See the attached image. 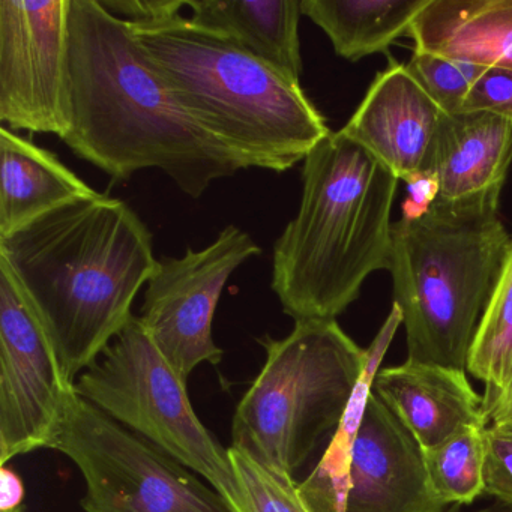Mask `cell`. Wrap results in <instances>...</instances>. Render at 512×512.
<instances>
[{"instance_id":"d6986e66","label":"cell","mask_w":512,"mask_h":512,"mask_svg":"<svg viewBox=\"0 0 512 512\" xmlns=\"http://www.w3.org/2000/svg\"><path fill=\"white\" fill-rule=\"evenodd\" d=\"M431 0H301L302 16L319 26L334 52L350 62L385 53L409 35Z\"/></svg>"},{"instance_id":"4dcf8cb0","label":"cell","mask_w":512,"mask_h":512,"mask_svg":"<svg viewBox=\"0 0 512 512\" xmlns=\"http://www.w3.org/2000/svg\"><path fill=\"white\" fill-rule=\"evenodd\" d=\"M445 512H466L461 511L460 506L454 505L452 506L449 511ZM472 512H512V508H509L508 505H505V503L502 502H496L493 503V505L487 506V508L478 509V511H472Z\"/></svg>"},{"instance_id":"8fae6325","label":"cell","mask_w":512,"mask_h":512,"mask_svg":"<svg viewBox=\"0 0 512 512\" xmlns=\"http://www.w3.org/2000/svg\"><path fill=\"white\" fill-rule=\"evenodd\" d=\"M70 0H0V121L11 131H68Z\"/></svg>"},{"instance_id":"3957f363","label":"cell","mask_w":512,"mask_h":512,"mask_svg":"<svg viewBox=\"0 0 512 512\" xmlns=\"http://www.w3.org/2000/svg\"><path fill=\"white\" fill-rule=\"evenodd\" d=\"M398 182L341 131L307 155L298 214L272 257L271 287L284 314L337 320L371 274L388 271Z\"/></svg>"},{"instance_id":"484cf974","label":"cell","mask_w":512,"mask_h":512,"mask_svg":"<svg viewBox=\"0 0 512 512\" xmlns=\"http://www.w3.org/2000/svg\"><path fill=\"white\" fill-rule=\"evenodd\" d=\"M463 112H487L512 122V71L484 67L473 82Z\"/></svg>"},{"instance_id":"9c48e42d","label":"cell","mask_w":512,"mask_h":512,"mask_svg":"<svg viewBox=\"0 0 512 512\" xmlns=\"http://www.w3.org/2000/svg\"><path fill=\"white\" fill-rule=\"evenodd\" d=\"M262 248L239 227H224L203 250L161 257L146 284L140 322L155 346L187 382L203 362L220 364L223 350L212 337V320L233 272Z\"/></svg>"},{"instance_id":"f1b7e54d","label":"cell","mask_w":512,"mask_h":512,"mask_svg":"<svg viewBox=\"0 0 512 512\" xmlns=\"http://www.w3.org/2000/svg\"><path fill=\"white\" fill-rule=\"evenodd\" d=\"M482 416L487 427L512 433V379L502 391L482 397Z\"/></svg>"},{"instance_id":"cb8c5ba5","label":"cell","mask_w":512,"mask_h":512,"mask_svg":"<svg viewBox=\"0 0 512 512\" xmlns=\"http://www.w3.org/2000/svg\"><path fill=\"white\" fill-rule=\"evenodd\" d=\"M406 65L446 115L463 112L470 88L484 68L424 52H413Z\"/></svg>"},{"instance_id":"52a82bcc","label":"cell","mask_w":512,"mask_h":512,"mask_svg":"<svg viewBox=\"0 0 512 512\" xmlns=\"http://www.w3.org/2000/svg\"><path fill=\"white\" fill-rule=\"evenodd\" d=\"M77 394L118 424L193 470L227 500L235 493L229 449L200 422L187 382L134 316L103 355L80 374Z\"/></svg>"},{"instance_id":"7c38bea8","label":"cell","mask_w":512,"mask_h":512,"mask_svg":"<svg viewBox=\"0 0 512 512\" xmlns=\"http://www.w3.org/2000/svg\"><path fill=\"white\" fill-rule=\"evenodd\" d=\"M418 440L371 391L350 457L346 512H445Z\"/></svg>"},{"instance_id":"5b68a950","label":"cell","mask_w":512,"mask_h":512,"mask_svg":"<svg viewBox=\"0 0 512 512\" xmlns=\"http://www.w3.org/2000/svg\"><path fill=\"white\" fill-rule=\"evenodd\" d=\"M511 244L499 205H443L395 221L388 271L407 359L467 370L476 329Z\"/></svg>"},{"instance_id":"ac0fdd59","label":"cell","mask_w":512,"mask_h":512,"mask_svg":"<svg viewBox=\"0 0 512 512\" xmlns=\"http://www.w3.org/2000/svg\"><path fill=\"white\" fill-rule=\"evenodd\" d=\"M196 28L301 79V0H185Z\"/></svg>"},{"instance_id":"9a60e30c","label":"cell","mask_w":512,"mask_h":512,"mask_svg":"<svg viewBox=\"0 0 512 512\" xmlns=\"http://www.w3.org/2000/svg\"><path fill=\"white\" fill-rule=\"evenodd\" d=\"M371 391L403 422L424 451L463 428L487 427L482 395L470 385L466 370L406 359L395 367L380 368Z\"/></svg>"},{"instance_id":"4316f807","label":"cell","mask_w":512,"mask_h":512,"mask_svg":"<svg viewBox=\"0 0 512 512\" xmlns=\"http://www.w3.org/2000/svg\"><path fill=\"white\" fill-rule=\"evenodd\" d=\"M112 16L130 23H154L181 16L184 0H98Z\"/></svg>"},{"instance_id":"44dd1931","label":"cell","mask_w":512,"mask_h":512,"mask_svg":"<svg viewBox=\"0 0 512 512\" xmlns=\"http://www.w3.org/2000/svg\"><path fill=\"white\" fill-rule=\"evenodd\" d=\"M467 371L484 383L482 397L506 388L512 379V238L502 269L476 329Z\"/></svg>"},{"instance_id":"d4e9b609","label":"cell","mask_w":512,"mask_h":512,"mask_svg":"<svg viewBox=\"0 0 512 512\" xmlns=\"http://www.w3.org/2000/svg\"><path fill=\"white\" fill-rule=\"evenodd\" d=\"M485 494L512 508V433L485 427Z\"/></svg>"},{"instance_id":"277c9868","label":"cell","mask_w":512,"mask_h":512,"mask_svg":"<svg viewBox=\"0 0 512 512\" xmlns=\"http://www.w3.org/2000/svg\"><path fill=\"white\" fill-rule=\"evenodd\" d=\"M128 26L188 115L242 170L287 172L332 133L301 82L190 19Z\"/></svg>"},{"instance_id":"83f0119b","label":"cell","mask_w":512,"mask_h":512,"mask_svg":"<svg viewBox=\"0 0 512 512\" xmlns=\"http://www.w3.org/2000/svg\"><path fill=\"white\" fill-rule=\"evenodd\" d=\"M407 185H409V197H407L406 205L403 206V218L415 220L430 211L431 206L436 202V179L430 173L425 172L409 179Z\"/></svg>"},{"instance_id":"ffe728a7","label":"cell","mask_w":512,"mask_h":512,"mask_svg":"<svg viewBox=\"0 0 512 512\" xmlns=\"http://www.w3.org/2000/svg\"><path fill=\"white\" fill-rule=\"evenodd\" d=\"M403 325L400 308L392 304L391 313L367 349V367L356 385L343 421L332 434L331 442L311 475L298 484L299 494L310 512H346L349 493L350 457L362 415L373 388L374 376Z\"/></svg>"},{"instance_id":"8992f818","label":"cell","mask_w":512,"mask_h":512,"mask_svg":"<svg viewBox=\"0 0 512 512\" xmlns=\"http://www.w3.org/2000/svg\"><path fill=\"white\" fill-rule=\"evenodd\" d=\"M259 343L265 365L236 407L232 446L295 478L343 421L367 350L337 320H301L287 337Z\"/></svg>"},{"instance_id":"4fadbf2b","label":"cell","mask_w":512,"mask_h":512,"mask_svg":"<svg viewBox=\"0 0 512 512\" xmlns=\"http://www.w3.org/2000/svg\"><path fill=\"white\" fill-rule=\"evenodd\" d=\"M445 115L407 65L391 59L340 131L407 182L425 172Z\"/></svg>"},{"instance_id":"7a4b0ae2","label":"cell","mask_w":512,"mask_h":512,"mask_svg":"<svg viewBox=\"0 0 512 512\" xmlns=\"http://www.w3.org/2000/svg\"><path fill=\"white\" fill-rule=\"evenodd\" d=\"M8 266L76 385L133 319L158 266L152 233L121 199L98 194L0 238Z\"/></svg>"},{"instance_id":"f546056e","label":"cell","mask_w":512,"mask_h":512,"mask_svg":"<svg viewBox=\"0 0 512 512\" xmlns=\"http://www.w3.org/2000/svg\"><path fill=\"white\" fill-rule=\"evenodd\" d=\"M25 485L22 478L10 467L0 470V509L22 508Z\"/></svg>"},{"instance_id":"30bf717a","label":"cell","mask_w":512,"mask_h":512,"mask_svg":"<svg viewBox=\"0 0 512 512\" xmlns=\"http://www.w3.org/2000/svg\"><path fill=\"white\" fill-rule=\"evenodd\" d=\"M74 383L16 278L0 263V463L50 448Z\"/></svg>"},{"instance_id":"1f68e13d","label":"cell","mask_w":512,"mask_h":512,"mask_svg":"<svg viewBox=\"0 0 512 512\" xmlns=\"http://www.w3.org/2000/svg\"><path fill=\"white\" fill-rule=\"evenodd\" d=\"M0 512H23V506L22 508L0 509Z\"/></svg>"},{"instance_id":"e0dca14e","label":"cell","mask_w":512,"mask_h":512,"mask_svg":"<svg viewBox=\"0 0 512 512\" xmlns=\"http://www.w3.org/2000/svg\"><path fill=\"white\" fill-rule=\"evenodd\" d=\"M0 238L77 200L98 196L58 155L0 128Z\"/></svg>"},{"instance_id":"5bb4252c","label":"cell","mask_w":512,"mask_h":512,"mask_svg":"<svg viewBox=\"0 0 512 512\" xmlns=\"http://www.w3.org/2000/svg\"><path fill=\"white\" fill-rule=\"evenodd\" d=\"M512 163V122L487 112L445 115L425 172L443 205H499ZM424 172V173H425Z\"/></svg>"},{"instance_id":"ba28073f","label":"cell","mask_w":512,"mask_h":512,"mask_svg":"<svg viewBox=\"0 0 512 512\" xmlns=\"http://www.w3.org/2000/svg\"><path fill=\"white\" fill-rule=\"evenodd\" d=\"M50 449L82 473L85 512H235L229 500L154 443L73 389Z\"/></svg>"},{"instance_id":"6da1fadb","label":"cell","mask_w":512,"mask_h":512,"mask_svg":"<svg viewBox=\"0 0 512 512\" xmlns=\"http://www.w3.org/2000/svg\"><path fill=\"white\" fill-rule=\"evenodd\" d=\"M67 103L62 142L116 181L160 169L199 199L242 170L181 106L128 22L98 0H70Z\"/></svg>"},{"instance_id":"2e32d148","label":"cell","mask_w":512,"mask_h":512,"mask_svg":"<svg viewBox=\"0 0 512 512\" xmlns=\"http://www.w3.org/2000/svg\"><path fill=\"white\" fill-rule=\"evenodd\" d=\"M409 37L413 52L512 71V0H431Z\"/></svg>"},{"instance_id":"603a6c76","label":"cell","mask_w":512,"mask_h":512,"mask_svg":"<svg viewBox=\"0 0 512 512\" xmlns=\"http://www.w3.org/2000/svg\"><path fill=\"white\" fill-rule=\"evenodd\" d=\"M235 472V493L229 499L235 512H310L292 476L260 463L242 449L229 448Z\"/></svg>"},{"instance_id":"7402d4cb","label":"cell","mask_w":512,"mask_h":512,"mask_svg":"<svg viewBox=\"0 0 512 512\" xmlns=\"http://www.w3.org/2000/svg\"><path fill=\"white\" fill-rule=\"evenodd\" d=\"M431 487L448 505H470L485 491V427L473 425L424 451Z\"/></svg>"}]
</instances>
